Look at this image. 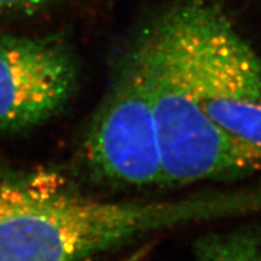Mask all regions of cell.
Here are the masks:
<instances>
[{"instance_id": "1", "label": "cell", "mask_w": 261, "mask_h": 261, "mask_svg": "<svg viewBox=\"0 0 261 261\" xmlns=\"http://www.w3.org/2000/svg\"><path fill=\"white\" fill-rule=\"evenodd\" d=\"M168 223L162 200H99L50 169L0 172V261H86Z\"/></svg>"}, {"instance_id": "2", "label": "cell", "mask_w": 261, "mask_h": 261, "mask_svg": "<svg viewBox=\"0 0 261 261\" xmlns=\"http://www.w3.org/2000/svg\"><path fill=\"white\" fill-rule=\"evenodd\" d=\"M211 120L261 156V57L223 10L187 0L145 27Z\"/></svg>"}, {"instance_id": "3", "label": "cell", "mask_w": 261, "mask_h": 261, "mask_svg": "<svg viewBox=\"0 0 261 261\" xmlns=\"http://www.w3.org/2000/svg\"><path fill=\"white\" fill-rule=\"evenodd\" d=\"M129 50L148 86L162 187L234 181L261 172V156L212 121L161 45L144 28Z\"/></svg>"}, {"instance_id": "4", "label": "cell", "mask_w": 261, "mask_h": 261, "mask_svg": "<svg viewBox=\"0 0 261 261\" xmlns=\"http://www.w3.org/2000/svg\"><path fill=\"white\" fill-rule=\"evenodd\" d=\"M80 161L90 180L112 189L162 185V163L151 100L132 51L112 76L85 130Z\"/></svg>"}, {"instance_id": "6", "label": "cell", "mask_w": 261, "mask_h": 261, "mask_svg": "<svg viewBox=\"0 0 261 261\" xmlns=\"http://www.w3.org/2000/svg\"><path fill=\"white\" fill-rule=\"evenodd\" d=\"M196 261H261V223L212 231L194 242Z\"/></svg>"}, {"instance_id": "5", "label": "cell", "mask_w": 261, "mask_h": 261, "mask_svg": "<svg viewBox=\"0 0 261 261\" xmlns=\"http://www.w3.org/2000/svg\"><path fill=\"white\" fill-rule=\"evenodd\" d=\"M77 71L58 35L2 33L0 128H29L60 113L76 90Z\"/></svg>"}, {"instance_id": "7", "label": "cell", "mask_w": 261, "mask_h": 261, "mask_svg": "<svg viewBox=\"0 0 261 261\" xmlns=\"http://www.w3.org/2000/svg\"><path fill=\"white\" fill-rule=\"evenodd\" d=\"M61 0H0V23L38 17Z\"/></svg>"}]
</instances>
